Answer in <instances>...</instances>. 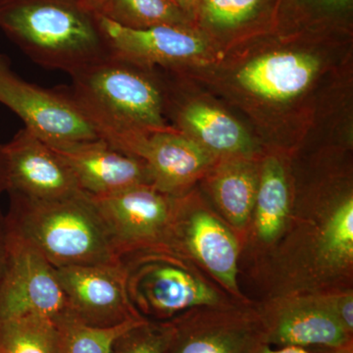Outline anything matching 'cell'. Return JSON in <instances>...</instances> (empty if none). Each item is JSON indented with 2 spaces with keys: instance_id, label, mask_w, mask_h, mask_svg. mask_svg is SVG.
Returning a JSON list of instances; mask_svg holds the SVG:
<instances>
[{
  "instance_id": "obj_20",
  "label": "cell",
  "mask_w": 353,
  "mask_h": 353,
  "mask_svg": "<svg viewBox=\"0 0 353 353\" xmlns=\"http://www.w3.org/2000/svg\"><path fill=\"white\" fill-rule=\"evenodd\" d=\"M275 0H201L196 26L217 36H229L268 19Z\"/></svg>"
},
{
  "instance_id": "obj_3",
  "label": "cell",
  "mask_w": 353,
  "mask_h": 353,
  "mask_svg": "<svg viewBox=\"0 0 353 353\" xmlns=\"http://www.w3.org/2000/svg\"><path fill=\"white\" fill-rule=\"evenodd\" d=\"M8 194L10 208L6 217L11 231L54 268L122 263L88 194L51 201Z\"/></svg>"
},
{
  "instance_id": "obj_15",
  "label": "cell",
  "mask_w": 353,
  "mask_h": 353,
  "mask_svg": "<svg viewBox=\"0 0 353 353\" xmlns=\"http://www.w3.org/2000/svg\"><path fill=\"white\" fill-rule=\"evenodd\" d=\"M176 118L183 134L210 153L245 154L252 150V141L245 128L229 114L210 104L199 101L183 104Z\"/></svg>"
},
{
  "instance_id": "obj_9",
  "label": "cell",
  "mask_w": 353,
  "mask_h": 353,
  "mask_svg": "<svg viewBox=\"0 0 353 353\" xmlns=\"http://www.w3.org/2000/svg\"><path fill=\"white\" fill-rule=\"evenodd\" d=\"M95 17L110 53L145 66H181L199 59L209 50L208 39L196 26L134 30Z\"/></svg>"
},
{
  "instance_id": "obj_32",
  "label": "cell",
  "mask_w": 353,
  "mask_h": 353,
  "mask_svg": "<svg viewBox=\"0 0 353 353\" xmlns=\"http://www.w3.org/2000/svg\"><path fill=\"white\" fill-rule=\"evenodd\" d=\"M4 1H6V0H0V6H2V3H3Z\"/></svg>"
},
{
  "instance_id": "obj_24",
  "label": "cell",
  "mask_w": 353,
  "mask_h": 353,
  "mask_svg": "<svg viewBox=\"0 0 353 353\" xmlns=\"http://www.w3.org/2000/svg\"><path fill=\"white\" fill-rule=\"evenodd\" d=\"M321 250L329 262L343 265L353 259V201L343 202L329 218L322 236Z\"/></svg>"
},
{
  "instance_id": "obj_18",
  "label": "cell",
  "mask_w": 353,
  "mask_h": 353,
  "mask_svg": "<svg viewBox=\"0 0 353 353\" xmlns=\"http://www.w3.org/2000/svg\"><path fill=\"white\" fill-rule=\"evenodd\" d=\"M95 16L121 27L141 30L157 26H196L173 0H83Z\"/></svg>"
},
{
  "instance_id": "obj_7",
  "label": "cell",
  "mask_w": 353,
  "mask_h": 353,
  "mask_svg": "<svg viewBox=\"0 0 353 353\" xmlns=\"http://www.w3.org/2000/svg\"><path fill=\"white\" fill-rule=\"evenodd\" d=\"M57 269L70 312L81 321L97 327H112L130 320L143 319L128 296L123 263L74 265Z\"/></svg>"
},
{
  "instance_id": "obj_17",
  "label": "cell",
  "mask_w": 353,
  "mask_h": 353,
  "mask_svg": "<svg viewBox=\"0 0 353 353\" xmlns=\"http://www.w3.org/2000/svg\"><path fill=\"white\" fill-rule=\"evenodd\" d=\"M175 325L165 353H256L263 334L246 323L211 321Z\"/></svg>"
},
{
  "instance_id": "obj_13",
  "label": "cell",
  "mask_w": 353,
  "mask_h": 353,
  "mask_svg": "<svg viewBox=\"0 0 353 353\" xmlns=\"http://www.w3.org/2000/svg\"><path fill=\"white\" fill-rule=\"evenodd\" d=\"M319 69V59L308 53L275 51L246 63L236 79L246 92L266 101L282 102L305 92Z\"/></svg>"
},
{
  "instance_id": "obj_12",
  "label": "cell",
  "mask_w": 353,
  "mask_h": 353,
  "mask_svg": "<svg viewBox=\"0 0 353 353\" xmlns=\"http://www.w3.org/2000/svg\"><path fill=\"white\" fill-rule=\"evenodd\" d=\"M137 157L145 161L150 185L167 196L187 187L212 160L201 143L174 129L152 134Z\"/></svg>"
},
{
  "instance_id": "obj_31",
  "label": "cell",
  "mask_w": 353,
  "mask_h": 353,
  "mask_svg": "<svg viewBox=\"0 0 353 353\" xmlns=\"http://www.w3.org/2000/svg\"><path fill=\"white\" fill-rule=\"evenodd\" d=\"M7 190V161L4 145H0V196Z\"/></svg>"
},
{
  "instance_id": "obj_28",
  "label": "cell",
  "mask_w": 353,
  "mask_h": 353,
  "mask_svg": "<svg viewBox=\"0 0 353 353\" xmlns=\"http://www.w3.org/2000/svg\"><path fill=\"white\" fill-rule=\"evenodd\" d=\"M329 308L339 318L343 326L348 333L352 334L353 331V301L352 296H347L336 301L333 306Z\"/></svg>"
},
{
  "instance_id": "obj_2",
  "label": "cell",
  "mask_w": 353,
  "mask_h": 353,
  "mask_svg": "<svg viewBox=\"0 0 353 353\" xmlns=\"http://www.w3.org/2000/svg\"><path fill=\"white\" fill-rule=\"evenodd\" d=\"M0 30L34 63L69 75L110 54L83 0H6Z\"/></svg>"
},
{
  "instance_id": "obj_25",
  "label": "cell",
  "mask_w": 353,
  "mask_h": 353,
  "mask_svg": "<svg viewBox=\"0 0 353 353\" xmlns=\"http://www.w3.org/2000/svg\"><path fill=\"white\" fill-rule=\"evenodd\" d=\"M175 332V325L139 322L121 334L111 353H165Z\"/></svg>"
},
{
  "instance_id": "obj_23",
  "label": "cell",
  "mask_w": 353,
  "mask_h": 353,
  "mask_svg": "<svg viewBox=\"0 0 353 353\" xmlns=\"http://www.w3.org/2000/svg\"><path fill=\"white\" fill-rule=\"evenodd\" d=\"M0 353H60L54 324L34 316L0 322Z\"/></svg>"
},
{
  "instance_id": "obj_10",
  "label": "cell",
  "mask_w": 353,
  "mask_h": 353,
  "mask_svg": "<svg viewBox=\"0 0 353 353\" xmlns=\"http://www.w3.org/2000/svg\"><path fill=\"white\" fill-rule=\"evenodd\" d=\"M134 267L130 270L124 266L128 296L132 307L137 305L150 315L170 317L218 303L214 290L179 265L152 261Z\"/></svg>"
},
{
  "instance_id": "obj_29",
  "label": "cell",
  "mask_w": 353,
  "mask_h": 353,
  "mask_svg": "<svg viewBox=\"0 0 353 353\" xmlns=\"http://www.w3.org/2000/svg\"><path fill=\"white\" fill-rule=\"evenodd\" d=\"M256 353H310L303 347L297 345H285L280 348H272L271 345L267 343H262L257 350ZM334 353H352V347L341 348V350H334Z\"/></svg>"
},
{
  "instance_id": "obj_19",
  "label": "cell",
  "mask_w": 353,
  "mask_h": 353,
  "mask_svg": "<svg viewBox=\"0 0 353 353\" xmlns=\"http://www.w3.org/2000/svg\"><path fill=\"white\" fill-rule=\"evenodd\" d=\"M259 183L256 169L248 161L236 160L218 171L213 181V192L223 214L234 226H243L250 219Z\"/></svg>"
},
{
  "instance_id": "obj_1",
  "label": "cell",
  "mask_w": 353,
  "mask_h": 353,
  "mask_svg": "<svg viewBox=\"0 0 353 353\" xmlns=\"http://www.w3.org/2000/svg\"><path fill=\"white\" fill-rule=\"evenodd\" d=\"M150 69L110 53L70 75V92L101 139L136 157L146 139L172 129L164 118L163 90Z\"/></svg>"
},
{
  "instance_id": "obj_16",
  "label": "cell",
  "mask_w": 353,
  "mask_h": 353,
  "mask_svg": "<svg viewBox=\"0 0 353 353\" xmlns=\"http://www.w3.org/2000/svg\"><path fill=\"white\" fill-rule=\"evenodd\" d=\"M190 252L223 284L236 290L238 243L220 221L205 212L194 213L185 230Z\"/></svg>"
},
{
  "instance_id": "obj_4",
  "label": "cell",
  "mask_w": 353,
  "mask_h": 353,
  "mask_svg": "<svg viewBox=\"0 0 353 353\" xmlns=\"http://www.w3.org/2000/svg\"><path fill=\"white\" fill-rule=\"evenodd\" d=\"M0 103L51 148L101 139L69 88L50 90L28 82L14 72L4 54H0Z\"/></svg>"
},
{
  "instance_id": "obj_22",
  "label": "cell",
  "mask_w": 353,
  "mask_h": 353,
  "mask_svg": "<svg viewBox=\"0 0 353 353\" xmlns=\"http://www.w3.org/2000/svg\"><path fill=\"white\" fill-rule=\"evenodd\" d=\"M143 320H130L117 326L97 327L81 321L70 313L54 323L59 352L111 353L121 334Z\"/></svg>"
},
{
  "instance_id": "obj_8",
  "label": "cell",
  "mask_w": 353,
  "mask_h": 353,
  "mask_svg": "<svg viewBox=\"0 0 353 353\" xmlns=\"http://www.w3.org/2000/svg\"><path fill=\"white\" fill-rule=\"evenodd\" d=\"M4 150L7 194L39 201H60L85 194L59 154L25 128L4 145Z\"/></svg>"
},
{
  "instance_id": "obj_14",
  "label": "cell",
  "mask_w": 353,
  "mask_h": 353,
  "mask_svg": "<svg viewBox=\"0 0 353 353\" xmlns=\"http://www.w3.org/2000/svg\"><path fill=\"white\" fill-rule=\"evenodd\" d=\"M329 306L296 305L281 311L267 326L264 343L322 345L334 350L352 347V338Z\"/></svg>"
},
{
  "instance_id": "obj_27",
  "label": "cell",
  "mask_w": 353,
  "mask_h": 353,
  "mask_svg": "<svg viewBox=\"0 0 353 353\" xmlns=\"http://www.w3.org/2000/svg\"><path fill=\"white\" fill-rule=\"evenodd\" d=\"M10 250V228L6 215L0 211V284L6 273Z\"/></svg>"
},
{
  "instance_id": "obj_21",
  "label": "cell",
  "mask_w": 353,
  "mask_h": 353,
  "mask_svg": "<svg viewBox=\"0 0 353 353\" xmlns=\"http://www.w3.org/2000/svg\"><path fill=\"white\" fill-rule=\"evenodd\" d=\"M289 188L282 164L269 158L259 175L254 208L259 236L263 241L275 240L284 228L289 214Z\"/></svg>"
},
{
  "instance_id": "obj_11",
  "label": "cell",
  "mask_w": 353,
  "mask_h": 353,
  "mask_svg": "<svg viewBox=\"0 0 353 353\" xmlns=\"http://www.w3.org/2000/svg\"><path fill=\"white\" fill-rule=\"evenodd\" d=\"M51 148L68 165L88 196H105L134 185H150L143 159L115 150L103 139Z\"/></svg>"
},
{
  "instance_id": "obj_6",
  "label": "cell",
  "mask_w": 353,
  "mask_h": 353,
  "mask_svg": "<svg viewBox=\"0 0 353 353\" xmlns=\"http://www.w3.org/2000/svg\"><path fill=\"white\" fill-rule=\"evenodd\" d=\"M90 199L121 261L132 250L161 239L173 218L170 197L148 183Z\"/></svg>"
},
{
  "instance_id": "obj_30",
  "label": "cell",
  "mask_w": 353,
  "mask_h": 353,
  "mask_svg": "<svg viewBox=\"0 0 353 353\" xmlns=\"http://www.w3.org/2000/svg\"><path fill=\"white\" fill-rule=\"evenodd\" d=\"M173 1L185 13V15L196 25L197 11H199L201 0H173Z\"/></svg>"
},
{
  "instance_id": "obj_5",
  "label": "cell",
  "mask_w": 353,
  "mask_h": 353,
  "mask_svg": "<svg viewBox=\"0 0 353 353\" xmlns=\"http://www.w3.org/2000/svg\"><path fill=\"white\" fill-rule=\"evenodd\" d=\"M70 313L57 269L10 229L8 263L0 284V322L34 316L54 324Z\"/></svg>"
},
{
  "instance_id": "obj_26",
  "label": "cell",
  "mask_w": 353,
  "mask_h": 353,
  "mask_svg": "<svg viewBox=\"0 0 353 353\" xmlns=\"http://www.w3.org/2000/svg\"><path fill=\"white\" fill-rule=\"evenodd\" d=\"M353 0H285L297 20L340 21L350 16Z\"/></svg>"
}]
</instances>
